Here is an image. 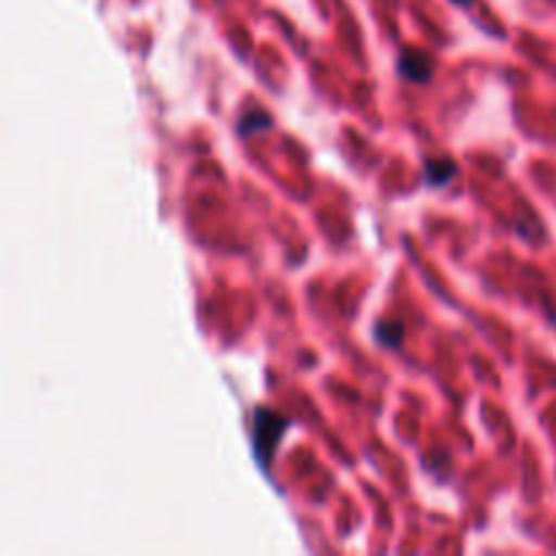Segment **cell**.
Segmentation results:
<instances>
[{
	"label": "cell",
	"mask_w": 556,
	"mask_h": 556,
	"mask_svg": "<svg viewBox=\"0 0 556 556\" xmlns=\"http://www.w3.org/2000/svg\"><path fill=\"white\" fill-rule=\"evenodd\" d=\"M286 427H288V418H282L280 413L266 410V407L255 410L253 451L264 467L271 465V454H275V448H277V443H280Z\"/></svg>",
	"instance_id": "1"
},
{
	"label": "cell",
	"mask_w": 556,
	"mask_h": 556,
	"mask_svg": "<svg viewBox=\"0 0 556 556\" xmlns=\"http://www.w3.org/2000/svg\"><path fill=\"white\" fill-rule=\"evenodd\" d=\"M400 74L410 81H427L432 76V60L427 54H402Z\"/></svg>",
	"instance_id": "2"
},
{
	"label": "cell",
	"mask_w": 556,
	"mask_h": 556,
	"mask_svg": "<svg viewBox=\"0 0 556 556\" xmlns=\"http://www.w3.org/2000/svg\"><path fill=\"white\" fill-rule=\"evenodd\" d=\"M375 337H378L383 345L400 348L402 337H405V329H402L400 324H378V329H375Z\"/></svg>",
	"instance_id": "5"
},
{
	"label": "cell",
	"mask_w": 556,
	"mask_h": 556,
	"mask_svg": "<svg viewBox=\"0 0 556 556\" xmlns=\"http://www.w3.org/2000/svg\"><path fill=\"white\" fill-rule=\"evenodd\" d=\"M454 3H459V5H467V3H470V0H454Z\"/></svg>",
	"instance_id": "6"
},
{
	"label": "cell",
	"mask_w": 556,
	"mask_h": 556,
	"mask_svg": "<svg viewBox=\"0 0 556 556\" xmlns=\"http://www.w3.org/2000/svg\"><path fill=\"white\" fill-rule=\"evenodd\" d=\"M269 128H271V117L266 112H261V109H253V112H248L242 119H239V134L242 136H253Z\"/></svg>",
	"instance_id": "4"
},
{
	"label": "cell",
	"mask_w": 556,
	"mask_h": 556,
	"mask_svg": "<svg viewBox=\"0 0 556 556\" xmlns=\"http://www.w3.org/2000/svg\"><path fill=\"white\" fill-rule=\"evenodd\" d=\"M454 174H456V166L451 157H438V161L427 163V179H429V185H434V188H440V185L448 182Z\"/></svg>",
	"instance_id": "3"
}]
</instances>
